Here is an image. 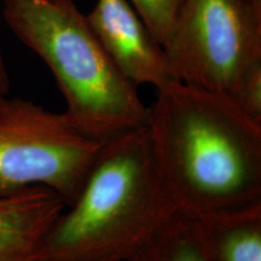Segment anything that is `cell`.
I'll use <instances>...</instances> for the list:
<instances>
[{"label":"cell","instance_id":"3","mask_svg":"<svg viewBox=\"0 0 261 261\" xmlns=\"http://www.w3.org/2000/svg\"><path fill=\"white\" fill-rule=\"evenodd\" d=\"M12 33L46 63L64 114L97 142L144 127L149 107L117 69L73 0H3Z\"/></svg>","mask_w":261,"mask_h":261},{"label":"cell","instance_id":"2","mask_svg":"<svg viewBox=\"0 0 261 261\" xmlns=\"http://www.w3.org/2000/svg\"><path fill=\"white\" fill-rule=\"evenodd\" d=\"M175 212L140 127L102 145L34 261H127Z\"/></svg>","mask_w":261,"mask_h":261},{"label":"cell","instance_id":"6","mask_svg":"<svg viewBox=\"0 0 261 261\" xmlns=\"http://www.w3.org/2000/svg\"><path fill=\"white\" fill-rule=\"evenodd\" d=\"M85 17L117 69L137 86L158 89L177 80L161 44L128 0H97Z\"/></svg>","mask_w":261,"mask_h":261},{"label":"cell","instance_id":"8","mask_svg":"<svg viewBox=\"0 0 261 261\" xmlns=\"http://www.w3.org/2000/svg\"><path fill=\"white\" fill-rule=\"evenodd\" d=\"M195 219L214 261H261V202Z\"/></svg>","mask_w":261,"mask_h":261},{"label":"cell","instance_id":"4","mask_svg":"<svg viewBox=\"0 0 261 261\" xmlns=\"http://www.w3.org/2000/svg\"><path fill=\"white\" fill-rule=\"evenodd\" d=\"M162 48L177 80L234 99L261 68V0H181Z\"/></svg>","mask_w":261,"mask_h":261},{"label":"cell","instance_id":"5","mask_svg":"<svg viewBox=\"0 0 261 261\" xmlns=\"http://www.w3.org/2000/svg\"><path fill=\"white\" fill-rule=\"evenodd\" d=\"M102 143L64 113L24 99L0 103V187H42L68 207L79 194Z\"/></svg>","mask_w":261,"mask_h":261},{"label":"cell","instance_id":"12","mask_svg":"<svg viewBox=\"0 0 261 261\" xmlns=\"http://www.w3.org/2000/svg\"><path fill=\"white\" fill-rule=\"evenodd\" d=\"M4 97H5V96H3V94H0V103H2V100L4 99Z\"/></svg>","mask_w":261,"mask_h":261},{"label":"cell","instance_id":"10","mask_svg":"<svg viewBox=\"0 0 261 261\" xmlns=\"http://www.w3.org/2000/svg\"><path fill=\"white\" fill-rule=\"evenodd\" d=\"M161 46L171 34L181 0H128Z\"/></svg>","mask_w":261,"mask_h":261},{"label":"cell","instance_id":"9","mask_svg":"<svg viewBox=\"0 0 261 261\" xmlns=\"http://www.w3.org/2000/svg\"><path fill=\"white\" fill-rule=\"evenodd\" d=\"M127 261H214L195 217L177 211Z\"/></svg>","mask_w":261,"mask_h":261},{"label":"cell","instance_id":"11","mask_svg":"<svg viewBox=\"0 0 261 261\" xmlns=\"http://www.w3.org/2000/svg\"><path fill=\"white\" fill-rule=\"evenodd\" d=\"M9 75L8 71H6V67L4 63V58H3L2 51H0V94L3 96H6L9 91Z\"/></svg>","mask_w":261,"mask_h":261},{"label":"cell","instance_id":"1","mask_svg":"<svg viewBox=\"0 0 261 261\" xmlns=\"http://www.w3.org/2000/svg\"><path fill=\"white\" fill-rule=\"evenodd\" d=\"M145 129L177 211L201 217L261 202V122L230 97L171 81L156 89Z\"/></svg>","mask_w":261,"mask_h":261},{"label":"cell","instance_id":"7","mask_svg":"<svg viewBox=\"0 0 261 261\" xmlns=\"http://www.w3.org/2000/svg\"><path fill=\"white\" fill-rule=\"evenodd\" d=\"M65 204L42 187H0V261H34Z\"/></svg>","mask_w":261,"mask_h":261}]
</instances>
